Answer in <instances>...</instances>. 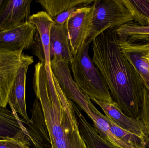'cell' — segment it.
Here are the masks:
<instances>
[{
	"label": "cell",
	"instance_id": "obj_1",
	"mask_svg": "<svg viewBox=\"0 0 149 148\" xmlns=\"http://www.w3.org/2000/svg\"><path fill=\"white\" fill-rule=\"evenodd\" d=\"M116 29L103 31L92 41L93 61L106 83L113 101L127 116L139 118L144 83L118 45Z\"/></svg>",
	"mask_w": 149,
	"mask_h": 148
},
{
	"label": "cell",
	"instance_id": "obj_2",
	"mask_svg": "<svg viewBox=\"0 0 149 148\" xmlns=\"http://www.w3.org/2000/svg\"><path fill=\"white\" fill-rule=\"evenodd\" d=\"M53 77L56 91L50 93L45 66L40 62L36 64L33 89L42 106L52 148H87L79 129L74 102Z\"/></svg>",
	"mask_w": 149,
	"mask_h": 148
},
{
	"label": "cell",
	"instance_id": "obj_3",
	"mask_svg": "<svg viewBox=\"0 0 149 148\" xmlns=\"http://www.w3.org/2000/svg\"><path fill=\"white\" fill-rule=\"evenodd\" d=\"M90 43L86 42L71 63L73 78L82 93L90 100L96 99L106 102L114 101L101 74L89 56Z\"/></svg>",
	"mask_w": 149,
	"mask_h": 148
},
{
	"label": "cell",
	"instance_id": "obj_4",
	"mask_svg": "<svg viewBox=\"0 0 149 148\" xmlns=\"http://www.w3.org/2000/svg\"><path fill=\"white\" fill-rule=\"evenodd\" d=\"M93 3L92 27L86 41L90 43L103 31L116 29L134 21L122 0H95Z\"/></svg>",
	"mask_w": 149,
	"mask_h": 148
},
{
	"label": "cell",
	"instance_id": "obj_5",
	"mask_svg": "<svg viewBox=\"0 0 149 148\" xmlns=\"http://www.w3.org/2000/svg\"><path fill=\"white\" fill-rule=\"evenodd\" d=\"M34 62L32 56L22 51L0 49V107L6 108L11 88L20 70Z\"/></svg>",
	"mask_w": 149,
	"mask_h": 148
},
{
	"label": "cell",
	"instance_id": "obj_6",
	"mask_svg": "<svg viewBox=\"0 0 149 148\" xmlns=\"http://www.w3.org/2000/svg\"><path fill=\"white\" fill-rule=\"evenodd\" d=\"M93 10V5L79 7L65 23L69 43L74 57L83 47L89 36Z\"/></svg>",
	"mask_w": 149,
	"mask_h": 148
},
{
	"label": "cell",
	"instance_id": "obj_7",
	"mask_svg": "<svg viewBox=\"0 0 149 148\" xmlns=\"http://www.w3.org/2000/svg\"><path fill=\"white\" fill-rule=\"evenodd\" d=\"M118 43L121 52L135 68L149 90V42L137 43L118 38Z\"/></svg>",
	"mask_w": 149,
	"mask_h": 148
},
{
	"label": "cell",
	"instance_id": "obj_8",
	"mask_svg": "<svg viewBox=\"0 0 149 148\" xmlns=\"http://www.w3.org/2000/svg\"><path fill=\"white\" fill-rule=\"evenodd\" d=\"M31 112V121L27 123L23 120L26 128V138L31 148H52L42 106L37 97L33 103Z\"/></svg>",
	"mask_w": 149,
	"mask_h": 148
},
{
	"label": "cell",
	"instance_id": "obj_9",
	"mask_svg": "<svg viewBox=\"0 0 149 148\" xmlns=\"http://www.w3.org/2000/svg\"><path fill=\"white\" fill-rule=\"evenodd\" d=\"M36 28L29 21L15 28L0 31V49L23 51L32 48Z\"/></svg>",
	"mask_w": 149,
	"mask_h": 148
},
{
	"label": "cell",
	"instance_id": "obj_10",
	"mask_svg": "<svg viewBox=\"0 0 149 148\" xmlns=\"http://www.w3.org/2000/svg\"><path fill=\"white\" fill-rule=\"evenodd\" d=\"M91 100L102 109L105 116L118 127L149 142L145 126L141 119L126 115L114 101L108 103L95 99Z\"/></svg>",
	"mask_w": 149,
	"mask_h": 148
},
{
	"label": "cell",
	"instance_id": "obj_11",
	"mask_svg": "<svg viewBox=\"0 0 149 148\" xmlns=\"http://www.w3.org/2000/svg\"><path fill=\"white\" fill-rule=\"evenodd\" d=\"M76 104L92 120L93 123V127L97 134L104 140L120 148H134L113 134L106 120V116L102 114L94 106L88 96H85L79 100Z\"/></svg>",
	"mask_w": 149,
	"mask_h": 148
},
{
	"label": "cell",
	"instance_id": "obj_12",
	"mask_svg": "<svg viewBox=\"0 0 149 148\" xmlns=\"http://www.w3.org/2000/svg\"><path fill=\"white\" fill-rule=\"evenodd\" d=\"M31 0L7 1L0 14V31L15 28L29 21Z\"/></svg>",
	"mask_w": 149,
	"mask_h": 148
},
{
	"label": "cell",
	"instance_id": "obj_13",
	"mask_svg": "<svg viewBox=\"0 0 149 148\" xmlns=\"http://www.w3.org/2000/svg\"><path fill=\"white\" fill-rule=\"evenodd\" d=\"M29 21L35 26L40 34L45 54V65L48 77V85L49 87H53L55 84L51 67L50 30L54 21L52 18L44 11H39L31 16Z\"/></svg>",
	"mask_w": 149,
	"mask_h": 148
},
{
	"label": "cell",
	"instance_id": "obj_14",
	"mask_svg": "<svg viewBox=\"0 0 149 148\" xmlns=\"http://www.w3.org/2000/svg\"><path fill=\"white\" fill-rule=\"evenodd\" d=\"M30 64H27L19 70L11 88L8 97L10 108L19 114L27 123L31 121L27 114L26 104V80L27 71Z\"/></svg>",
	"mask_w": 149,
	"mask_h": 148
},
{
	"label": "cell",
	"instance_id": "obj_15",
	"mask_svg": "<svg viewBox=\"0 0 149 148\" xmlns=\"http://www.w3.org/2000/svg\"><path fill=\"white\" fill-rule=\"evenodd\" d=\"M23 119L13 109L0 107V140L26 138Z\"/></svg>",
	"mask_w": 149,
	"mask_h": 148
},
{
	"label": "cell",
	"instance_id": "obj_16",
	"mask_svg": "<svg viewBox=\"0 0 149 148\" xmlns=\"http://www.w3.org/2000/svg\"><path fill=\"white\" fill-rule=\"evenodd\" d=\"M50 51L51 59L55 56H60L70 63L74 57L72 53L65 24L60 25L55 22L50 30Z\"/></svg>",
	"mask_w": 149,
	"mask_h": 148
},
{
	"label": "cell",
	"instance_id": "obj_17",
	"mask_svg": "<svg viewBox=\"0 0 149 148\" xmlns=\"http://www.w3.org/2000/svg\"><path fill=\"white\" fill-rule=\"evenodd\" d=\"M74 107L80 132L87 148H120L105 140L97 134L93 126L86 120L80 109L75 103H74Z\"/></svg>",
	"mask_w": 149,
	"mask_h": 148
},
{
	"label": "cell",
	"instance_id": "obj_18",
	"mask_svg": "<svg viewBox=\"0 0 149 148\" xmlns=\"http://www.w3.org/2000/svg\"><path fill=\"white\" fill-rule=\"evenodd\" d=\"M93 0H38L39 3L52 17L76 7L88 6Z\"/></svg>",
	"mask_w": 149,
	"mask_h": 148
},
{
	"label": "cell",
	"instance_id": "obj_19",
	"mask_svg": "<svg viewBox=\"0 0 149 148\" xmlns=\"http://www.w3.org/2000/svg\"><path fill=\"white\" fill-rule=\"evenodd\" d=\"M136 23L149 26V0H122Z\"/></svg>",
	"mask_w": 149,
	"mask_h": 148
},
{
	"label": "cell",
	"instance_id": "obj_20",
	"mask_svg": "<svg viewBox=\"0 0 149 148\" xmlns=\"http://www.w3.org/2000/svg\"><path fill=\"white\" fill-rule=\"evenodd\" d=\"M116 32L119 39L135 41L149 37V26H140L132 22L117 28Z\"/></svg>",
	"mask_w": 149,
	"mask_h": 148
},
{
	"label": "cell",
	"instance_id": "obj_21",
	"mask_svg": "<svg viewBox=\"0 0 149 148\" xmlns=\"http://www.w3.org/2000/svg\"><path fill=\"white\" fill-rule=\"evenodd\" d=\"M105 119L108 123L112 133L123 141L134 148H140L148 146L149 142L118 127L106 116Z\"/></svg>",
	"mask_w": 149,
	"mask_h": 148
},
{
	"label": "cell",
	"instance_id": "obj_22",
	"mask_svg": "<svg viewBox=\"0 0 149 148\" xmlns=\"http://www.w3.org/2000/svg\"><path fill=\"white\" fill-rule=\"evenodd\" d=\"M139 118L143 122L149 137V90L145 86Z\"/></svg>",
	"mask_w": 149,
	"mask_h": 148
},
{
	"label": "cell",
	"instance_id": "obj_23",
	"mask_svg": "<svg viewBox=\"0 0 149 148\" xmlns=\"http://www.w3.org/2000/svg\"><path fill=\"white\" fill-rule=\"evenodd\" d=\"M0 148H31L26 138L0 140Z\"/></svg>",
	"mask_w": 149,
	"mask_h": 148
},
{
	"label": "cell",
	"instance_id": "obj_24",
	"mask_svg": "<svg viewBox=\"0 0 149 148\" xmlns=\"http://www.w3.org/2000/svg\"><path fill=\"white\" fill-rule=\"evenodd\" d=\"M31 49L33 54L38 58L40 62L45 65V58L44 49L39 32L37 29L34 36V43Z\"/></svg>",
	"mask_w": 149,
	"mask_h": 148
},
{
	"label": "cell",
	"instance_id": "obj_25",
	"mask_svg": "<svg viewBox=\"0 0 149 148\" xmlns=\"http://www.w3.org/2000/svg\"><path fill=\"white\" fill-rule=\"evenodd\" d=\"M79 7H74L73 8L71 9L67 10L65 12H63V13L59 14L57 16L52 18V19H53V21L55 23L60 24V25H64V24H65L69 17L72 13H74L75 10Z\"/></svg>",
	"mask_w": 149,
	"mask_h": 148
},
{
	"label": "cell",
	"instance_id": "obj_26",
	"mask_svg": "<svg viewBox=\"0 0 149 148\" xmlns=\"http://www.w3.org/2000/svg\"><path fill=\"white\" fill-rule=\"evenodd\" d=\"M7 0H0V14L3 9Z\"/></svg>",
	"mask_w": 149,
	"mask_h": 148
},
{
	"label": "cell",
	"instance_id": "obj_27",
	"mask_svg": "<svg viewBox=\"0 0 149 148\" xmlns=\"http://www.w3.org/2000/svg\"><path fill=\"white\" fill-rule=\"evenodd\" d=\"M147 148V147H142V148Z\"/></svg>",
	"mask_w": 149,
	"mask_h": 148
}]
</instances>
